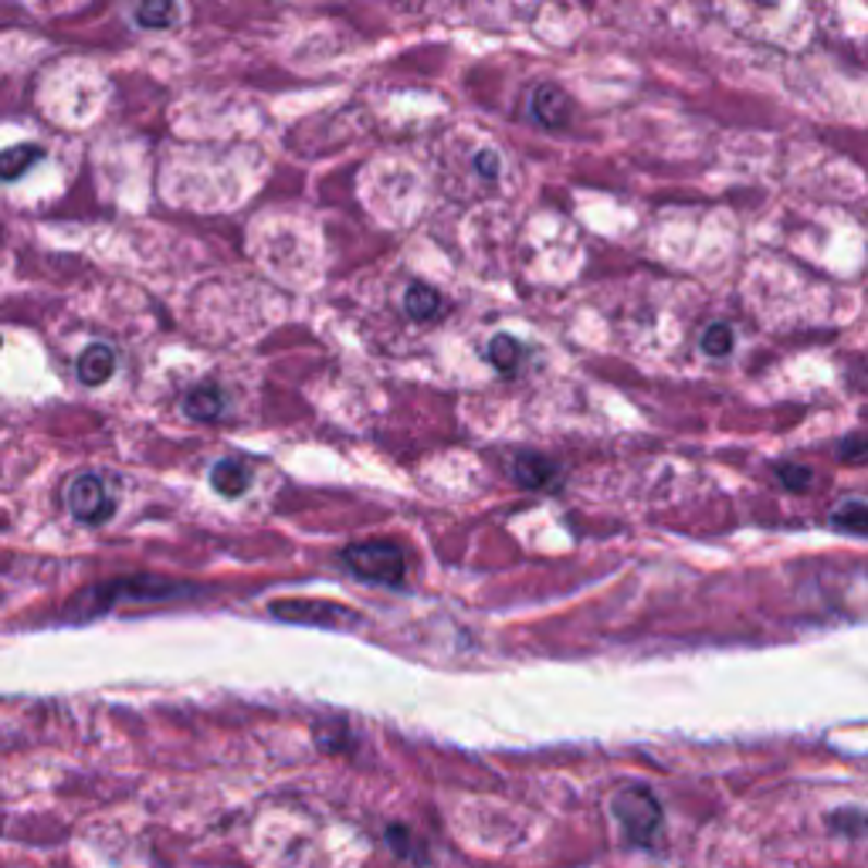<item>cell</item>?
<instances>
[{
    "instance_id": "obj_3",
    "label": "cell",
    "mask_w": 868,
    "mask_h": 868,
    "mask_svg": "<svg viewBox=\"0 0 868 868\" xmlns=\"http://www.w3.org/2000/svg\"><path fill=\"white\" fill-rule=\"evenodd\" d=\"M65 506L79 522H88V526L106 522L116 513V503H112L106 482L92 472H82L65 485Z\"/></svg>"
},
{
    "instance_id": "obj_10",
    "label": "cell",
    "mask_w": 868,
    "mask_h": 868,
    "mask_svg": "<svg viewBox=\"0 0 868 868\" xmlns=\"http://www.w3.org/2000/svg\"><path fill=\"white\" fill-rule=\"evenodd\" d=\"M45 160V146L38 143H21V146H11V149H0V180L11 183V180H21L31 167Z\"/></svg>"
},
{
    "instance_id": "obj_12",
    "label": "cell",
    "mask_w": 868,
    "mask_h": 868,
    "mask_svg": "<svg viewBox=\"0 0 868 868\" xmlns=\"http://www.w3.org/2000/svg\"><path fill=\"white\" fill-rule=\"evenodd\" d=\"M489 360H492L495 370H499V374H516V370H519V360H522L519 339L509 336V333H495V336L489 339Z\"/></svg>"
},
{
    "instance_id": "obj_15",
    "label": "cell",
    "mask_w": 868,
    "mask_h": 868,
    "mask_svg": "<svg viewBox=\"0 0 868 868\" xmlns=\"http://www.w3.org/2000/svg\"><path fill=\"white\" fill-rule=\"evenodd\" d=\"M177 17V4L173 0H140V8H136V21L143 27H170Z\"/></svg>"
},
{
    "instance_id": "obj_19",
    "label": "cell",
    "mask_w": 868,
    "mask_h": 868,
    "mask_svg": "<svg viewBox=\"0 0 868 868\" xmlns=\"http://www.w3.org/2000/svg\"><path fill=\"white\" fill-rule=\"evenodd\" d=\"M475 170H479V177L495 180V177H499V153H495V149H482L479 157H475Z\"/></svg>"
},
{
    "instance_id": "obj_8",
    "label": "cell",
    "mask_w": 868,
    "mask_h": 868,
    "mask_svg": "<svg viewBox=\"0 0 868 868\" xmlns=\"http://www.w3.org/2000/svg\"><path fill=\"white\" fill-rule=\"evenodd\" d=\"M75 366H79V381L85 387H99V384H106L116 374V353L106 343H92V347L82 350Z\"/></svg>"
},
{
    "instance_id": "obj_6",
    "label": "cell",
    "mask_w": 868,
    "mask_h": 868,
    "mask_svg": "<svg viewBox=\"0 0 868 868\" xmlns=\"http://www.w3.org/2000/svg\"><path fill=\"white\" fill-rule=\"evenodd\" d=\"M530 116L540 122V126H550V130L567 126V119H570V99H567V92L560 85H553V82L537 85L533 96H530Z\"/></svg>"
},
{
    "instance_id": "obj_1",
    "label": "cell",
    "mask_w": 868,
    "mask_h": 868,
    "mask_svg": "<svg viewBox=\"0 0 868 868\" xmlns=\"http://www.w3.org/2000/svg\"><path fill=\"white\" fill-rule=\"evenodd\" d=\"M611 811L617 821H622L625 834L635 845H651V839H655L659 828H662V804L641 784L617 787L611 797Z\"/></svg>"
},
{
    "instance_id": "obj_4",
    "label": "cell",
    "mask_w": 868,
    "mask_h": 868,
    "mask_svg": "<svg viewBox=\"0 0 868 868\" xmlns=\"http://www.w3.org/2000/svg\"><path fill=\"white\" fill-rule=\"evenodd\" d=\"M275 617H286V622L296 625H323V628H339L343 622H360V617L350 607H339L329 601H278L272 604Z\"/></svg>"
},
{
    "instance_id": "obj_16",
    "label": "cell",
    "mask_w": 868,
    "mask_h": 868,
    "mask_svg": "<svg viewBox=\"0 0 868 868\" xmlns=\"http://www.w3.org/2000/svg\"><path fill=\"white\" fill-rule=\"evenodd\" d=\"M777 482L791 492H804V489H811L815 485V472L808 469V465H777Z\"/></svg>"
},
{
    "instance_id": "obj_13",
    "label": "cell",
    "mask_w": 868,
    "mask_h": 868,
    "mask_svg": "<svg viewBox=\"0 0 868 868\" xmlns=\"http://www.w3.org/2000/svg\"><path fill=\"white\" fill-rule=\"evenodd\" d=\"M405 313L411 316V320H418V323H424V320H434L442 313V296L434 292L431 286H411L408 289V296H405Z\"/></svg>"
},
{
    "instance_id": "obj_7",
    "label": "cell",
    "mask_w": 868,
    "mask_h": 868,
    "mask_svg": "<svg viewBox=\"0 0 868 868\" xmlns=\"http://www.w3.org/2000/svg\"><path fill=\"white\" fill-rule=\"evenodd\" d=\"M228 411V397L217 384H197L183 394V414L191 421H217Z\"/></svg>"
},
{
    "instance_id": "obj_5",
    "label": "cell",
    "mask_w": 868,
    "mask_h": 868,
    "mask_svg": "<svg viewBox=\"0 0 868 868\" xmlns=\"http://www.w3.org/2000/svg\"><path fill=\"white\" fill-rule=\"evenodd\" d=\"M509 472H513V479L522 489H533V492L553 489L556 482H560V469H556V465L546 455H540V451H519V455H513Z\"/></svg>"
},
{
    "instance_id": "obj_11",
    "label": "cell",
    "mask_w": 868,
    "mask_h": 868,
    "mask_svg": "<svg viewBox=\"0 0 868 868\" xmlns=\"http://www.w3.org/2000/svg\"><path fill=\"white\" fill-rule=\"evenodd\" d=\"M828 522L834 526V530H842V533H855V537H868V503L861 499H845L831 509Z\"/></svg>"
},
{
    "instance_id": "obj_2",
    "label": "cell",
    "mask_w": 868,
    "mask_h": 868,
    "mask_svg": "<svg viewBox=\"0 0 868 868\" xmlns=\"http://www.w3.org/2000/svg\"><path fill=\"white\" fill-rule=\"evenodd\" d=\"M343 564L370 580V583H384V587H394L405 580V553H400L397 543H387V540H370V543H353L343 550Z\"/></svg>"
},
{
    "instance_id": "obj_9",
    "label": "cell",
    "mask_w": 868,
    "mask_h": 868,
    "mask_svg": "<svg viewBox=\"0 0 868 868\" xmlns=\"http://www.w3.org/2000/svg\"><path fill=\"white\" fill-rule=\"evenodd\" d=\"M210 485L221 495H228V499H238V495H244L248 485H252V469L238 458H221L210 469Z\"/></svg>"
},
{
    "instance_id": "obj_17",
    "label": "cell",
    "mask_w": 868,
    "mask_h": 868,
    "mask_svg": "<svg viewBox=\"0 0 868 868\" xmlns=\"http://www.w3.org/2000/svg\"><path fill=\"white\" fill-rule=\"evenodd\" d=\"M839 458L848 461V465H861L868 461V434L865 431H855V434H845V438L839 442Z\"/></svg>"
},
{
    "instance_id": "obj_20",
    "label": "cell",
    "mask_w": 868,
    "mask_h": 868,
    "mask_svg": "<svg viewBox=\"0 0 868 868\" xmlns=\"http://www.w3.org/2000/svg\"><path fill=\"white\" fill-rule=\"evenodd\" d=\"M387 839H390V848H397L400 855H411V858H418V855L411 852V845H408V842H414L408 828H400V824H397V828H387Z\"/></svg>"
},
{
    "instance_id": "obj_14",
    "label": "cell",
    "mask_w": 868,
    "mask_h": 868,
    "mask_svg": "<svg viewBox=\"0 0 868 868\" xmlns=\"http://www.w3.org/2000/svg\"><path fill=\"white\" fill-rule=\"evenodd\" d=\"M702 353H709V357H730L733 353V347H736V333H733V326H726V323H712V326H706L702 329Z\"/></svg>"
},
{
    "instance_id": "obj_18",
    "label": "cell",
    "mask_w": 868,
    "mask_h": 868,
    "mask_svg": "<svg viewBox=\"0 0 868 868\" xmlns=\"http://www.w3.org/2000/svg\"><path fill=\"white\" fill-rule=\"evenodd\" d=\"M828 824L852 834V839H855V834H858V839H861V834H868V815H861V811H831Z\"/></svg>"
}]
</instances>
